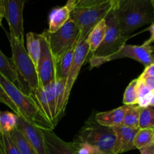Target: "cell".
Segmentation results:
<instances>
[{"mask_svg":"<svg viewBox=\"0 0 154 154\" xmlns=\"http://www.w3.org/2000/svg\"><path fill=\"white\" fill-rule=\"evenodd\" d=\"M114 10L120 32L129 38L135 30L154 23L151 0H115Z\"/></svg>","mask_w":154,"mask_h":154,"instance_id":"obj_1","label":"cell"},{"mask_svg":"<svg viewBox=\"0 0 154 154\" xmlns=\"http://www.w3.org/2000/svg\"><path fill=\"white\" fill-rule=\"evenodd\" d=\"M0 85L20 112V115L41 129L54 130L53 123L38 106L32 96L23 93L16 84L0 74Z\"/></svg>","mask_w":154,"mask_h":154,"instance_id":"obj_2","label":"cell"},{"mask_svg":"<svg viewBox=\"0 0 154 154\" xmlns=\"http://www.w3.org/2000/svg\"><path fill=\"white\" fill-rule=\"evenodd\" d=\"M7 35L12 53L11 60L17 76V87L25 94L32 96L39 87L37 69L24 47V42L15 38L8 32Z\"/></svg>","mask_w":154,"mask_h":154,"instance_id":"obj_3","label":"cell"},{"mask_svg":"<svg viewBox=\"0 0 154 154\" xmlns=\"http://www.w3.org/2000/svg\"><path fill=\"white\" fill-rule=\"evenodd\" d=\"M116 135L113 128L98 123L92 116L79 131L74 141L93 147L99 154H113Z\"/></svg>","mask_w":154,"mask_h":154,"instance_id":"obj_4","label":"cell"},{"mask_svg":"<svg viewBox=\"0 0 154 154\" xmlns=\"http://www.w3.org/2000/svg\"><path fill=\"white\" fill-rule=\"evenodd\" d=\"M115 1H105L87 7H75L70 13V19L80 30V37L87 40L93 28L104 20L113 8Z\"/></svg>","mask_w":154,"mask_h":154,"instance_id":"obj_5","label":"cell"},{"mask_svg":"<svg viewBox=\"0 0 154 154\" xmlns=\"http://www.w3.org/2000/svg\"><path fill=\"white\" fill-rule=\"evenodd\" d=\"M129 58L144 65L145 67L154 63L153 48L150 45L144 43L141 45H126L117 52L107 57H90L88 62L90 69L98 68L105 63L115 60Z\"/></svg>","mask_w":154,"mask_h":154,"instance_id":"obj_6","label":"cell"},{"mask_svg":"<svg viewBox=\"0 0 154 154\" xmlns=\"http://www.w3.org/2000/svg\"><path fill=\"white\" fill-rule=\"evenodd\" d=\"M48 35L50 48L57 64L69 50L76 45L80 37V30L69 18L57 32L53 33L48 32Z\"/></svg>","mask_w":154,"mask_h":154,"instance_id":"obj_7","label":"cell"},{"mask_svg":"<svg viewBox=\"0 0 154 154\" xmlns=\"http://www.w3.org/2000/svg\"><path fill=\"white\" fill-rule=\"evenodd\" d=\"M107 29L105 38L100 46L91 55L93 57H107L120 51L129 38L121 34L118 26L114 7L105 18Z\"/></svg>","mask_w":154,"mask_h":154,"instance_id":"obj_8","label":"cell"},{"mask_svg":"<svg viewBox=\"0 0 154 154\" xmlns=\"http://www.w3.org/2000/svg\"><path fill=\"white\" fill-rule=\"evenodd\" d=\"M40 43L41 54L36 69L39 86L45 87L56 81V61L50 48L48 30L40 34Z\"/></svg>","mask_w":154,"mask_h":154,"instance_id":"obj_9","label":"cell"},{"mask_svg":"<svg viewBox=\"0 0 154 154\" xmlns=\"http://www.w3.org/2000/svg\"><path fill=\"white\" fill-rule=\"evenodd\" d=\"M27 0H2L4 17L9 26V34L19 41L23 39V8Z\"/></svg>","mask_w":154,"mask_h":154,"instance_id":"obj_10","label":"cell"},{"mask_svg":"<svg viewBox=\"0 0 154 154\" xmlns=\"http://www.w3.org/2000/svg\"><path fill=\"white\" fill-rule=\"evenodd\" d=\"M90 52H89V46L87 45V40L81 39L78 41L74 51L73 61L69 72L66 86H65L64 96H63V107L65 110L69 102V96L74 84L79 75L81 67L84 64L85 61H87V58Z\"/></svg>","mask_w":154,"mask_h":154,"instance_id":"obj_11","label":"cell"},{"mask_svg":"<svg viewBox=\"0 0 154 154\" xmlns=\"http://www.w3.org/2000/svg\"><path fill=\"white\" fill-rule=\"evenodd\" d=\"M16 129L24 135L26 139L32 146L37 154H46L42 129L27 121L20 115H18Z\"/></svg>","mask_w":154,"mask_h":154,"instance_id":"obj_12","label":"cell"},{"mask_svg":"<svg viewBox=\"0 0 154 154\" xmlns=\"http://www.w3.org/2000/svg\"><path fill=\"white\" fill-rule=\"evenodd\" d=\"M116 135V141L113 148V154H120L135 149L134 139L139 129L120 126L113 127Z\"/></svg>","mask_w":154,"mask_h":154,"instance_id":"obj_13","label":"cell"},{"mask_svg":"<svg viewBox=\"0 0 154 154\" xmlns=\"http://www.w3.org/2000/svg\"><path fill=\"white\" fill-rule=\"evenodd\" d=\"M46 154H76L72 142H66L53 130L42 129Z\"/></svg>","mask_w":154,"mask_h":154,"instance_id":"obj_14","label":"cell"},{"mask_svg":"<svg viewBox=\"0 0 154 154\" xmlns=\"http://www.w3.org/2000/svg\"><path fill=\"white\" fill-rule=\"evenodd\" d=\"M129 105H123L111 111L100 112L94 115L98 123L107 127H117L123 125V117Z\"/></svg>","mask_w":154,"mask_h":154,"instance_id":"obj_15","label":"cell"},{"mask_svg":"<svg viewBox=\"0 0 154 154\" xmlns=\"http://www.w3.org/2000/svg\"><path fill=\"white\" fill-rule=\"evenodd\" d=\"M70 13L71 11L66 5L53 9L49 15V29L48 31L50 33L57 32L69 20Z\"/></svg>","mask_w":154,"mask_h":154,"instance_id":"obj_16","label":"cell"},{"mask_svg":"<svg viewBox=\"0 0 154 154\" xmlns=\"http://www.w3.org/2000/svg\"><path fill=\"white\" fill-rule=\"evenodd\" d=\"M106 29V23L104 19L92 29L89 35L87 36V42L89 46L90 54H93L100 46L104 38H105Z\"/></svg>","mask_w":154,"mask_h":154,"instance_id":"obj_17","label":"cell"},{"mask_svg":"<svg viewBox=\"0 0 154 154\" xmlns=\"http://www.w3.org/2000/svg\"><path fill=\"white\" fill-rule=\"evenodd\" d=\"M75 47L71 48L62 57L60 61L56 64V79L61 80L66 82L69 72L70 70L74 57Z\"/></svg>","mask_w":154,"mask_h":154,"instance_id":"obj_18","label":"cell"},{"mask_svg":"<svg viewBox=\"0 0 154 154\" xmlns=\"http://www.w3.org/2000/svg\"><path fill=\"white\" fill-rule=\"evenodd\" d=\"M26 51L32 63L37 67L41 54L40 34L30 32L26 34Z\"/></svg>","mask_w":154,"mask_h":154,"instance_id":"obj_19","label":"cell"},{"mask_svg":"<svg viewBox=\"0 0 154 154\" xmlns=\"http://www.w3.org/2000/svg\"><path fill=\"white\" fill-rule=\"evenodd\" d=\"M0 74L14 84H17V76L11 60L0 50Z\"/></svg>","mask_w":154,"mask_h":154,"instance_id":"obj_20","label":"cell"},{"mask_svg":"<svg viewBox=\"0 0 154 154\" xmlns=\"http://www.w3.org/2000/svg\"><path fill=\"white\" fill-rule=\"evenodd\" d=\"M18 115L10 111H0V128L3 134H10L17 128Z\"/></svg>","mask_w":154,"mask_h":154,"instance_id":"obj_21","label":"cell"},{"mask_svg":"<svg viewBox=\"0 0 154 154\" xmlns=\"http://www.w3.org/2000/svg\"><path fill=\"white\" fill-rule=\"evenodd\" d=\"M153 144H154V129H139L134 139V146L135 149L141 150Z\"/></svg>","mask_w":154,"mask_h":154,"instance_id":"obj_22","label":"cell"},{"mask_svg":"<svg viewBox=\"0 0 154 154\" xmlns=\"http://www.w3.org/2000/svg\"><path fill=\"white\" fill-rule=\"evenodd\" d=\"M9 135L21 154H37L32 146L28 142L24 135L19 130L15 129Z\"/></svg>","mask_w":154,"mask_h":154,"instance_id":"obj_23","label":"cell"},{"mask_svg":"<svg viewBox=\"0 0 154 154\" xmlns=\"http://www.w3.org/2000/svg\"><path fill=\"white\" fill-rule=\"evenodd\" d=\"M140 112H141V108L138 105H129L123 117V126L138 129Z\"/></svg>","mask_w":154,"mask_h":154,"instance_id":"obj_24","label":"cell"},{"mask_svg":"<svg viewBox=\"0 0 154 154\" xmlns=\"http://www.w3.org/2000/svg\"><path fill=\"white\" fill-rule=\"evenodd\" d=\"M153 92L146 86L144 81L139 78H138V84H137V105L140 108H147L150 107V101Z\"/></svg>","mask_w":154,"mask_h":154,"instance_id":"obj_25","label":"cell"},{"mask_svg":"<svg viewBox=\"0 0 154 154\" xmlns=\"http://www.w3.org/2000/svg\"><path fill=\"white\" fill-rule=\"evenodd\" d=\"M32 96L34 98L35 101L37 103L39 108L42 110V112L46 116L47 118L53 123V117L52 115H51V111H50L49 104H48L46 94H45V90H44L43 87L39 86L38 88L35 91L33 92Z\"/></svg>","mask_w":154,"mask_h":154,"instance_id":"obj_26","label":"cell"},{"mask_svg":"<svg viewBox=\"0 0 154 154\" xmlns=\"http://www.w3.org/2000/svg\"><path fill=\"white\" fill-rule=\"evenodd\" d=\"M138 128L154 129V109L152 107L141 108Z\"/></svg>","mask_w":154,"mask_h":154,"instance_id":"obj_27","label":"cell"},{"mask_svg":"<svg viewBox=\"0 0 154 154\" xmlns=\"http://www.w3.org/2000/svg\"><path fill=\"white\" fill-rule=\"evenodd\" d=\"M46 94L47 99L49 104L50 111L53 117V125L55 127V119H56V87L55 81L50 83L48 85L43 87Z\"/></svg>","mask_w":154,"mask_h":154,"instance_id":"obj_28","label":"cell"},{"mask_svg":"<svg viewBox=\"0 0 154 154\" xmlns=\"http://www.w3.org/2000/svg\"><path fill=\"white\" fill-rule=\"evenodd\" d=\"M137 84L138 78L132 80L126 87L123 99V102L125 105H137Z\"/></svg>","mask_w":154,"mask_h":154,"instance_id":"obj_29","label":"cell"},{"mask_svg":"<svg viewBox=\"0 0 154 154\" xmlns=\"http://www.w3.org/2000/svg\"><path fill=\"white\" fill-rule=\"evenodd\" d=\"M3 148L5 154H21L19 149L11 139L9 134H3L2 137Z\"/></svg>","mask_w":154,"mask_h":154,"instance_id":"obj_30","label":"cell"},{"mask_svg":"<svg viewBox=\"0 0 154 154\" xmlns=\"http://www.w3.org/2000/svg\"><path fill=\"white\" fill-rule=\"evenodd\" d=\"M72 143L76 154H99L93 147L88 144L75 141Z\"/></svg>","mask_w":154,"mask_h":154,"instance_id":"obj_31","label":"cell"},{"mask_svg":"<svg viewBox=\"0 0 154 154\" xmlns=\"http://www.w3.org/2000/svg\"><path fill=\"white\" fill-rule=\"evenodd\" d=\"M0 104H4L6 106L10 108L14 111V114H16L17 115H20V112L18 111V109L15 106L14 104L12 102V101L9 99V97L6 94L5 92L4 91V90H3L1 85H0Z\"/></svg>","mask_w":154,"mask_h":154,"instance_id":"obj_32","label":"cell"},{"mask_svg":"<svg viewBox=\"0 0 154 154\" xmlns=\"http://www.w3.org/2000/svg\"><path fill=\"white\" fill-rule=\"evenodd\" d=\"M102 0H77L75 7H87V6L93 5L98 3L102 2Z\"/></svg>","mask_w":154,"mask_h":154,"instance_id":"obj_33","label":"cell"},{"mask_svg":"<svg viewBox=\"0 0 154 154\" xmlns=\"http://www.w3.org/2000/svg\"><path fill=\"white\" fill-rule=\"evenodd\" d=\"M148 77H154V63L145 67L144 71L138 78L141 79H144V78H148Z\"/></svg>","mask_w":154,"mask_h":154,"instance_id":"obj_34","label":"cell"},{"mask_svg":"<svg viewBox=\"0 0 154 154\" xmlns=\"http://www.w3.org/2000/svg\"><path fill=\"white\" fill-rule=\"evenodd\" d=\"M141 79V78H140ZM144 82L147 87L154 93V77H148V78L141 79Z\"/></svg>","mask_w":154,"mask_h":154,"instance_id":"obj_35","label":"cell"},{"mask_svg":"<svg viewBox=\"0 0 154 154\" xmlns=\"http://www.w3.org/2000/svg\"><path fill=\"white\" fill-rule=\"evenodd\" d=\"M147 30L150 32V37L144 43L147 44V45H151V43H153L154 42V23L150 25V26L148 29H147Z\"/></svg>","mask_w":154,"mask_h":154,"instance_id":"obj_36","label":"cell"},{"mask_svg":"<svg viewBox=\"0 0 154 154\" xmlns=\"http://www.w3.org/2000/svg\"><path fill=\"white\" fill-rule=\"evenodd\" d=\"M139 150L141 154H154V144L148 147H144Z\"/></svg>","mask_w":154,"mask_h":154,"instance_id":"obj_37","label":"cell"},{"mask_svg":"<svg viewBox=\"0 0 154 154\" xmlns=\"http://www.w3.org/2000/svg\"><path fill=\"white\" fill-rule=\"evenodd\" d=\"M77 0H67V2H66V6H67L68 8H69V10L72 11V9L75 8V4H76Z\"/></svg>","mask_w":154,"mask_h":154,"instance_id":"obj_38","label":"cell"},{"mask_svg":"<svg viewBox=\"0 0 154 154\" xmlns=\"http://www.w3.org/2000/svg\"><path fill=\"white\" fill-rule=\"evenodd\" d=\"M4 18V12H3V7L2 3V0H0V26L2 25V21Z\"/></svg>","mask_w":154,"mask_h":154,"instance_id":"obj_39","label":"cell"},{"mask_svg":"<svg viewBox=\"0 0 154 154\" xmlns=\"http://www.w3.org/2000/svg\"><path fill=\"white\" fill-rule=\"evenodd\" d=\"M150 107H152V108H153L154 107V93H153V94H152L151 96V98H150Z\"/></svg>","mask_w":154,"mask_h":154,"instance_id":"obj_40","label":"cell"},{"mask_svg":"<svg viewBox=\"0 0 154 154\" xmlns=\"http://www.w3.org/2000/svg\"><path fill=\"white\" fill-rule=\"evenodd\" d=\"M151 2H152V5H153V11H154V0H151Z\"/></svg>","mask_w":154,"mask_h":154,"instance_id":"obj_41","label":"cell"},{"mask_svg":"<svg viewBox=\"0 0 154 154\" xmlns=\"http://www.w3.org/2000/svg\"><path fill=\"white\" fill-rule=\"evenodd\" d=\"M3 135V133H2V130H1V128H0V138H1L2 137V135Z\"/></svg>","mask_w":154,"mask_h":154,"instance_id":"obj_42","label":"cell"},{"mask_svg":"<svg viewBox=\"0 0 154 154\" xmlns=\"http://www.w3.org/2000/svg\"><path fill=\"white\" fill-rule=\"evenodd\" d=\"M107 1H115V0H107Z\"/></svg>","mask_w":154,"mask_h":154,"instance_id":"obj_43","label":"cell"},{"mask_svg":"<svg viewBox=\"0 0 154 154\" xmlns=\"http://www.w3.org/2000/svg\"><path fill=\"white\" fill-rule=\"evenodd\" d=\"M102 1H107V0H102Z\"/></svg>","mask_w":154,"mask_h":154,"instance_id":"obj_44","label":"cell"},{"mask_svg":"<svg viewBox=\"0 0 154 154\" xmlns=\"http://www.w3.org/2000/svg\"><path fill=\"white\" fill-rule=\"evenodd\" d=\"M153 109H154V107H153Z\"/></svg>","mask_w":154,"mask_h":154,"instance_id":"obj_45","label":"cell"}]
</instances>
